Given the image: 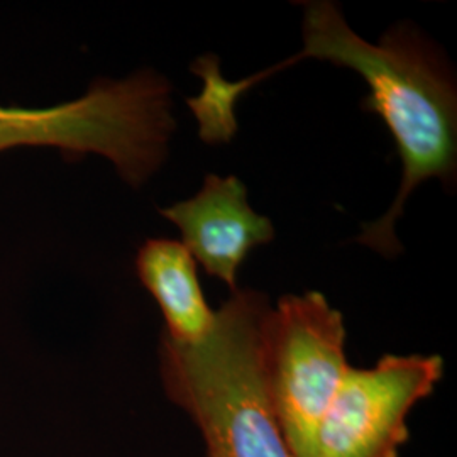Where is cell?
I'll return each mask as SVG.
<instances>
[{"label": "cell", "instance_id": "obj_1", "mask_svg": "<svg viewBox=\"0 0 457 457\" xmlns=\"http://www.w3.org/2000/svg\"><path fill=\"white\" fill-rule=\"evenodd\" d=\"M315 58L358 71L370 87L366 111L381 117L403 163V179L390 211L362 226L356 243L393 258L402 251L395 224L411 192L428 179L454 183L457 162L456 85L437 53L419 34L396 28L378 45L364 41L332 2H307L303 48L292 58L239 82H228L217 62L196 68L204 80L192 100L196 117L217 131L236 128V102L264 79L302 60Z\"/></svg>", "mask_w": 457, "mask_h": 457}, {"label": "cell", "instance_id": "obj_2", "mask_svg": "<svg viewBox=\"0 0 457 457\" xmlns=\"http://www.w3.org/2000/svg\"><path fill=\"white\" fill-rule=\"evenodd\" d=\"M270 311L266 295L237 288L215 312L204 339L187 344L162 337L164 393L195 424L205 457H294L264 381Z\"/></svg>", "mask_w": 457, "mask_h": 457}, {"label": "cell", "instance_id": "obj_3", "mask_svg": "<svg viewBox=\"0 0 457 457\" xmlns=\"http://www.w3.org/2000/svg\"><path fill=\"white\" fill-rule=\"evenodd\" d=\"M173 131L171 87L149 70L98 80L82 97L51 107L0 105V153L54 147L65 156L98 154L132 187L163 164Z\"/></svg>", "mask_w": 457, "mask_h": 457}, {"label": "cell", "instance_id": "obj_4", "mask_svg": "<svg viewBox=\"0 0 457 457\" xmlns=\"http://www.w3.org/2000/svg\"><path fill=\"white\" fill-rule=\"evenodd\" d=\"M266 390L294 457H307L317 425L351 370L343 313L319 292L285 295L266 317Z\"/></svg>", "mask_w": 457, "mask_h": 457}, {"label": "cell", "instance_id": "obj_5", "mask_svg": "<svg viewBox=\"0 0 457 457\" xmlns=\"http://www.w3.org/2000/svg\"><path fill=\"white\" fill-rule=\"evenodd\" d=\"M444 376L437 354H385L373 368H353L317 425L307 457H400L413 407Z\"/></svg>", "mask_w": 457, "mask_h": 457}, {"label": "cell", "instance_id": "obj_6", "mask_svg": "<svg viewBox=\"0 0 457 457\" xmlns=\"http://www.w3.org/2000/svg\"><path fill=\"white\" fill-rule=\"evenodd\" d=\"M180 228L183 243L211 277L237 290V271L256 245L275 239L268 217L254 212L245 183L236 177L209 175L195 196L162 209Z\"/></svg>", "mask_w": 457, "mask_h": 457}, {"label": "cell", "instance_id": "obj_7", "mask_svg": "<svg viewBox=\"0 0 457 457\" xmlns=\"http://www.w3.org/2000/svg\"><path fill=\"white\" fill-rule=\"evenodd\" d=\"M136 268L163 313L166 337L196 343L211 332L215 311L204 296L196 262L185 245L171 239H147L137 253Z\"/></svg>", "mask_w": 457, "mask_h": 457}]
</instances>
